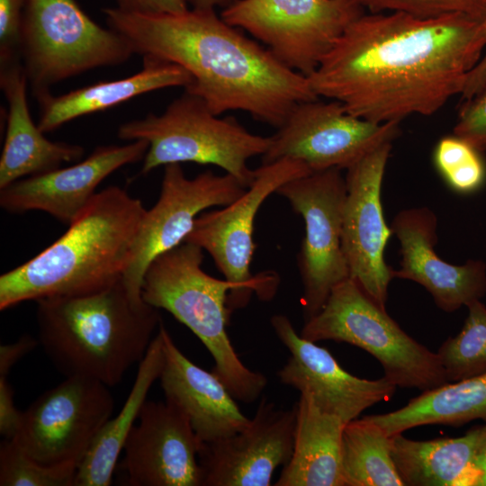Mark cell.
<instances>
[{
  "label": "cell",
  "mask_w": 486,
  "mask_h": 486,
  "mask_svg": "<svg viewBox=\"0 0 486 486\" xmlns=\"http://www.w3.org/2000/svg\"><path fill=\"white\" fill-rule=\"evenodd\" d=\"M479 152L461 138L446 136L437 142L433 160L448 186L469 194L478 190L485 179L486 170Z\"/></svg>",
  "instance_id": "obj_31"
},
{
  "label": "cell",
  "mask_w": 486,
  "mask_h": 486,
  "mask_svg": "<svg viewBox=\"0 0 486 486\" xmlns=\"http://www.w3.org/2000/svg\"><path fill=\"white\" fill-rule=\"evenodd\" d=\"M108 27L122 34L134 54L175 63L194 78L185 91L216 115L243 111L279 128L300 103L316 100L308 77L282 62L214 9L140 14L103 10Z\"/></svg>",
  "instance_id": "obj_2"
},
{
  "label": "cell",
  "mask_w": 486,
  "mask_h": 486,
  "mask_svg": "<svg viewBox=\"0 0 486 486\" xmlns=\"http://www.w3.org/2000/svg\"><path fill=\"white\" fill-rule=\"evenodd\" d=\"M165 361L164 346L158 331L140 362L134 383L117 416L110 418L95 436L77 468L74 486H108L119 455L139 418L152 384L159 379Z\"/></svg>",
  "instance_id": "obj_26"
},
{
  "label": "cell",
  "mask_w": 486,
  "mask_h": 486,
  "mask_svg": "<svg viewBox=\"0 0 486 486\" xmlns=\"http://www.w3.org/2000/svg\"><path fill=\"white\" fill-rule=\"evenodd\" d=\"M187 4H190L193 8L199 9H215L217 6L226 8L235 0H184Z\"/></svg>",
  "instance_id": "obj_40"
},
{
  "label": "cell",
  "mask_w": 486,
  "mask_h": 486,
  "mask_svg": "<svg viewBox=\"0 0 486 486\" xmlns=\"http://www.w3.org/2000/svg\"><path fill=\"white\" fill-rule=\"evenodd\" d=\"M204 101L187 91L173 100L163 113H148L119 126L121 140H146L148 148L141 174L168 164L194 162L214 165L249 187L256 170L248 161L263 156L272 137L249 132L235 118H220Z\"/></svg>",
  "instance_id": "obj_6"
},
{
  "label": "cell",
  "mask_w": 486,
  "mask_h": 486,
  "mask_svg": "<svg viewBox=\"0 0 486 486\" xmlns=\"http://www.w3.org/2000/svg\"><path fill=\"white\" fill-rule=\"evenodd\" d=\"M477 480L475 486H486V438L476 459Z\"/></svg>",
  "instance_id": "obj_39"
},
{
  "label": "cell",
  "mask_w": 486,
  "mask_h": 486,
  "mask_svg": "<svg viewBox=\"0 0 486 486\" xmlns=\"http://www.w3.org/2000/svg\"><path fill=\"white\" fill-rule=\"evenodd\" d=\"M341 468L344 486H404L391 454L390 436L365 416L344 427Z\"/></svg>",
  "instance_id": "obj_28"
},
{
  "label": "cell",
  "mask_w": 486,
  "mask_h": 486,
  "mask_svg": "<svg viewBox=\"0 0 486 486\" xmlns=\"http://www.w3.org/2000/svg\"><path fill=\"white\" fill-rule=\"evenodd\" d=\"M165 361L159 381L166 400L187 417L201 444L230 436L249 423L224 383L188 359L161 322Z\"/></svg>",
  "instance_id": "obj_21"
},
{
  "label": "cell",
  "mask_w": 486,
  "mask_h": 486,
  "mask_svg": "<svg viewBox=\"0 0 486 486\" xmlns=\"http://www.w3.org/2000/svg\"><path fill=\"white\" fill-rule=\"evenodd\" d=\"M29 85L21 57L0 59V86L7 102L6 130L0 158V189L28 177L77 162L82 146L52 141L31 117Z\"/></svg>",
  "instance_id": "obj_22"
},
{
  "label": "cell",
  "mask_w": 486,
  "mask_h": 486,
  "mask_svg": "<svg viewBox=\"0 0 486 486\" xmlns=\"http://www.w3.org/2000/svg\"><path fill=\"white\" fill-rule=\"evenodd\" d=\"M486 48L482 21L402 12L355 20L308 76L318 97L374 122L432 115L461 94Z\"/></svg>",
  "instance_id": "obj_1"
},
{
  "label": "cell",
  "mask_w": 486,
  "mask_h": 486,
  "mask_svg": "<svg viewBox=\"0 0 486 486\" xmlns=\"http://www.w3.org/2000/svg\"><path fill=\"white\" fill-rule=\"evenodd\" d=\"M117 8L140 14H176L186 11L184 0H116Z\"/></svg>",
  "instance_id": "obj_36"
},
{
  "label": "cell",
  "mask_w": 486,
  "mask_h": 486,
  "mask_svg": "<svg viewBox=\"0 0 486 486\" xmlns=\"http://www.w3.org/2000/svg\"><path fill=\"white\" fill-rule=\"evenodd\" d=\"M365 417L389 436L426 425L461 427L478 419L486 423V374L422 392L399 410Z\"/></svg>",
  "instance_id": "obj_27"
},
{
  "label": "cell",
  "mask_w": 486,
  "mask_h": 486,
  "mask_svg": "<svg viewBox=\"0 0 486 486\" xmlns=\"http://www.w3.org/2000/svg\"><path fill=\"white\" fill-rule=\"evenodd\" d=\"M26 0H0V59L20 57Z\"/></svg>",
  "instance_id": "obj_34"
},
{
  "label": "cell",
  "mask_w": 486,
  "mask_h": 486,
  "mask_svg": "<svg viewBox=\"0 0 486 486\" xmlns=\"http://www.w3.org/2000/svg\"><path fill=\"white\" fill-rule=\"evenodd\" d=\"M194 82L191 74L175 63L143 57L139 72L117 80L102 81L53 95L50 91L36 97L39 103L38 126L44 132L87 114L102 112L152 91L182 86Z\"/></svg>",
  "instance_id": "obj_23"
},
{
  "label": "cell",
  "mask_w": 486,
  "mask_h": 486,
  "mask_svg": "<svg viewBox=\"0 0 486 486\" xmlns=\"http://www.w3.org/2000/svg\"><path fill=\"white\" fill-rule=\"evenodd\" d=\"M148 143L100 146L68 167L28 176L0 189V206L10 213L46 212L71 224L96 194L98 185L120 167L143 160Z\"/></svg>",
  "instance_id": "obj_19"
},
{
  "label": "cell",
  "mask_w": 486,
  "mask_h": 486,
  "mask_svg": "<svg viewBox=\"0 0 486 486\" xmlns=\"http://www.w3.org/2000/svg\"><path fill=\"white\" fill-rule=\"evenodd\" d=\"M39 344L30 335L22 336L17 341L0 346V376H7L11 368Z\"/></svg>",
  "instance_id": "obj_37"
},
{
  "label": "cell",
  "mask_w": 486,
  "mask_h": 486,
  "mask_svg": "<svg viewBox=\"0 0 486 486\" xmlns=\"http://www.w3.org/2000/svg\"><path fill=\"white\" fill-rule=\"evenodd\" d=\"M371 13L402 12L422 18L462 14L482 21L486 0H357Z\"/></svg>",
  "instance_id": "obj_32"
},
{
  "label": "cell",
  "mask_w": 486,
  "mask_h": 486,
  "mask_svg": "<svg viewBox=\"0 0 486 486\" xmlns=\"http://www.w3.org/2000/svg\"><path fill=\"white\" fill-rule=\"evenodd\" d=\"M437 218L428 207L399 212L391 225L400 241V268L393 278L413 281L422 285L436 305L446 312L481 300L486 293V264L469 259L454 265L436 253Z\"/></svg>",
  "instance_id": "obj_20"
},
{
  "label": "cell",
  "mask_w": 486,
  "mask_h": 486,
  "mask_svg": "<svg viewBox=\"0 0 486 486\" xmlns=\"http://www.w3.org/2000/svg\"><path fill=\"white\" fill-rule=\"evenodd\" d=\"M300 335L313 342L334 340L364 349L397 387L426 392L448 382L437 353L408 335L350 277L332 289Z\"/></svg>",
  "instance_id": "obj_7"
},
{
  "label": "cell",
  "mask_w": 486,
  "mask_h": 486,
  "mask_svg": "<svg viewBox=\"0 0 486 486\" xmlns=\"http://www.w3.org/2000/svg\"><path fill=\"white\" fill-rule=\"evenodd\" d=\"M36 302L38 341L55 368L108 387L142 360L162 322L158 309L131 297L122 278L93 293Z\"/></svg>",
  "instance_id": "obj_4"
},
{
  "label": "cell",
  "mask_w": 486,
  "mask_h": 486,
  "mask_svg": "<svg viewBox=\"0 0 486 486\" xmlns=\"http://www.w3.org/2000/svg\"><path fill=\"white\" fill-rule=\"evenodd\" d=\"M77 468L76 464H42L12 438H4L0 445L1 486H74Z\"/></svg>",
  "instance_id": "obj_30"
},
{
  "label": "cell",
  "mask_w": 486,
  "mask_h": 486,
  "mask_svg": "<svg viewBox=\"0 0 486 486\" xmlns=\"http://www.w3.org/2000/svg\"><path fill=\"white\" fill-rule=\"evenodd\" d=\"M270 321L290 352L277 373L280 382L308 396L320 410L346 424L366 409L390 400L396 392L397 386L385 376L367 380L346 372L328 350L299 335L287 316L275 314Z\"/></svg>",
  "instance_id": "obj_17"
},
{
  "label": "cell",
  "mask_w": 486,
  "mask_h": 486,
  "mask_svg": "<svg viewBox=\"0 0 486 486\" xmlns=\"http://www.w3.org/2000/svg\"><path fill=\"white\" fill-rule=\"evenodd\" d=\"M467 309L460 332L436 352L448 382L486 374V306L478 300Z\"/></svg>",
  "instance_id": "obj_29"
},
{
  "label": "cell",
  "mask_w": 486,
  "mask_h": 486,
  "mask_svg": "<svg viewBox=\"0 0 486 486\" xmlns=\"http://www.w3.org/2000/svg\"><path fill=\"white\" fill-rule=\"evenodd\" d=\"M454 135L478 151L486 150V83L462 106Z\"/></svg>",
  "instance_id": "obj_33"
},
{
  "label": "cell",
  "mask_w": 486,
  "mask_h": 486,
  "mask_svg": "<svg viewBox=\"0 0 486 486\" xmlns=\"http://www.w3.org/2000/svg\"><path fill=\"white\" fill-rule=\"evenodd\" d=\"M392 143L377 147L346 169L341 241L349 277L383 309L393 269L384 260L392 231L384 220L381 191Z\"/></svg>",
  "instance_id": "obj_15"
},
{
  "label": "cell",
  "mask_w": 486,
  "mask_h": 486,
  "mask_svg": "<svg viewBox=\"0 0 486 486\" xmlns=\"http://www.w3.org/2000/svg\"><path fill=\"white\" fill-rule=\"evenodd\" d=\"M341 170L333 167L314 171L286 182L276 191L305 224V237L297 257L305 321L322 309L332 289L349 277L341 244L346 198V177Z\"/></svg>",
  "instance_id": "obj_11"
},
{
  "label": "cell",
  "mask_w": 486,
  "mask_h": 486,
  "mask_svg": "<svg viewBox=\"0 0 486 486\" xmlns=\"http://www.w3.org/2000/svg\"><path fill=\"white\" fill-rule=\"evenodd\" d=\"M233 176L212 171L186 177L178 163L165 166L159 198L146 210L136 238L131 261L122 282L131 297L142 300V285L149 264L183 243L201 212L226 206L247 190Z\"/></svg>",
  "instance_id": "obj_14"
},
{
  "label": "cell",
  "mask_w": 486,
  "mask_h": 486,
  "mask_svg": "<svg viewBox=\"0 0 486 486\" xmlns=\"http://www.w3.org/2000/svg\"><path fill=\"white\" fill-rule=\"evenodd\" d=\"M296 406L276 408L262 398L248 425L225 438L202 443L198 460L202 486H268L276 468L291 459Z\"/></svg>",
  "instance_id": "obj_16"
},
{
  "label": "cell",
  "mask_w": 486,
  "mask_h": 486,
  "mask_svg": "<svg viewBox=\"0 0 486 486\" xmlns=\"http://www.w3.org/2000/svg\"><path fill=\"white\" fill-rule=\"evenodd\" d=\"M202 251L184 241L158 256L145 273L142 298L194 333L213 358L212 372L236 400L252 403L265 390L267 379L247 367L237 355L227 331L230 316L227 299L234 284L202 270Z\"/></svg>",
  "instance_id": "obj_5"
},
{
  "label": "cell",
  "mask_w": 486,
  "mask_h": 486,
  "mask_svg": "<svg viewBox=\"0 0 486 486\" xmlns=\"http://www.w3.org/2000/svg\"><path fill=\"white\" fill-rule=\"evenodd\" d=\"M311 172L304 163L292 158L261 165L256 169L254 182L239 198L220 210L202 212L195 219L184 241L206 250L224 278L234 284L227 299L230 314L246 307L253 292L265 300L275 292L278 284L275 274L254 276L250 271L254 220L262 203L281 185Z\"/></svg>",
  "instance_id": "obj_9"
},
{
  "label": "cell",
  "mask_w": 486,
  "mask_h": 486,
  "mask_svg": "<svg viewBox=\"0 0 486 486\" xmlns=\"http://www.w3.org/2000/svg\"><path fill=\"white\" fill-rule=\"evenodd\" d=\"M364 10L357 0H235L221 18L308 76Z\"/></svg>",
  "instance_id": "obj_10"
},
{
  "label": "cell",
  "mask_w": 486,
  "mask_h": 486,
  "mask_svg": "<svg viewBox=\"0 0 486 486\" xmlns=\"http://www.w3.org/2000/svg\"><path fill=\"white\" fill-rule=\"evenodd\" d=\"M113 408V397L104 383L66 377L22 411L12 439L42 464L79 466Z\"/></svg>",
  "instance_id": "obj_12"
},
{
  "label": "cell",
  "mask_w": 486,
  "mask_h": 486,
  "mask_svg": "<svg viewBox=\"0 0 486 486\" xmlns=\"http://www.w3.org/2000/svg\"><path fill=\"white\" fill-rule=\"evenodd\" d=\"M132 55L122 34L94 22L76 0H26L20 57L35 98L60 81Z\"/></svg>",
  "instance_id": "obj_8"
},
{
  "label": "cell",
  "mask_w": 486,
  "mask_h": 486,
  "mask_svg": "<svg viewBox=\"0 0 486 486\" xmlns=\"http://www.w3.org/2000/svg\"><path fill=\"white\" fill-rule=\"evenodd\" d=\"M146 210L140 199L119 186L96 193L59 238L0 276V310L28 301L89 294L121 280Z\"/></svg>",
  "instance_id": "obj_3"
},
{
  "label": "cell",
  "mask_w": 486,
  "mask_h": 486,
  "mask_svg": "<svg viewBox=\"0 0 486 486\" xmlns=\"http://www.w3.org/2000/svg\"><path fill=\"white\" fill-rule=\"evenodd\" d=\"M200 446L189 419L177 406L166 400H147L123 448L126 484L202 486Z\"/></svg>",
  "instance_id": "obj_18"
},
{
  "label": "cell",
  "mask_w": 486,
  "mask_h": 486,
  "mask_svg": "<svg viewBox=\"0 0 486 486\" xmlns=\"http://www.w3.org/2000/svg\"><path fill=\"white\" fill-rule=\"evenodd\" d=\"M486 438V423L464 436L412 440L390 436L391 454L404 486H475L476 459Z\"/></svg>",
  "instance_id": "obj_24"
},
{
  "label": "cell",
  "mask_w": 486,
  "mask_h": 486,
  "mask_svg": "<svg viewBox=\"0 0 486 486\" xmlns=\"http://www.w3.org/2000/svg\"><path fill=\"white\" fill-rule=\"evenodd\" d=\"M482 25L486 35V17L482 20ZM486 83V50L480 61L469 73L466 85L461 96L464 100L472 97Z\"/></svg>",
  "instance_id": "obj_38"
},
{
  "label": "cell",
  "mask_w": 486,
  "mask_h": 486,
  "mask_svg": "<svg viewBox=\"0 0 486 486\" xmlns=\"http://www.w3.org/2000/svg\"><path fill=\"white\" fill-rule=\"evenodd\" d=\"M400 122H374L350 114L338 101L298 104L271 136L262 165L282 158L302 161L312 172L347 169L377 147L392 142Z\"/></svg>",
  "instance_id": "obj_13"
},
{
  "label": "cell",
  "mask_w": 486,
  "mask_h": 486,
  "mask_svg": "<svg viewBox=\"0 0 486 486\" xmlns=\"http://www.w3.org/2000/svg\"><path fill=\"white\" fill-rule=\"evenodd\" d=\"M22 411L16 409L14 391L6 376H0V434L4 438H13L22 421Z\"/></svg>",
  "instance_id": "obj_35"
},
{
  "label": "cell",
  "mask_w": 486,
  "mask_h": 486,
  "mask_svg": "<svg viewBox=\"0 0 486 486\" xmlns=\"http://www.w3.org/2000/svg\"><path fill=\"white\" fill-rule=\"evenodd\" d=\"M296 406L292 454L276 486H344L341 444L346 423L305 395Z\"/></svg>",
  "instance_id": "obj_25"
}]
</instances>
